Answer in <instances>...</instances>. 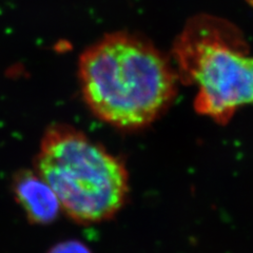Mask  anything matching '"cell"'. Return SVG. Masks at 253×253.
<instances>
[{"label":"cell","instance_id":"7a4b0ae2","mask_svg":"<svg viewBox=\"0 0 253 253\" xmlns=\"http://www.w3.org/2000/svg\"><path fill=\"white\" fill-rule=\"evenodd\" d=\"M34 170L52 188L61 209L79 224L112 218L129 193L125 164L70 126L54 125L46 129Z\"/></svg>","mask_w":253,"mask_h":253},{"label":"cell","instance_id":"5b68a950","mask_svg":"<svg viewBox=\"0 0 253 253\" xmlns=\"http://www.w3.org/2000/svg\"><path fill=\"white\" fill-rule=\"evenodd\" d=\"M47 253H92V251L84 243L70 240L56 244Z\"/></svg>","mask_w":253,"mask_h":253},{"label":"cell","instance_id":"6da1fadb","mask_svg":"<svg viewBox=\"0 0 253 253\" xmlns=\"http://www.w3.org/2000/svg\"><path fill=\"white\" fill-rule=\"evenodd\" d=\"M78 79L93 114L126 130L153 123L176 92V74L168 59L129 33L106 35L90 45L79 58Z\"/></svg>","mask_w":253,"mask_h":253},{"label":"cell","instance_id":"3957f363","mask_svg":"<svg viewBox=\"0 0 253 253\" xmlns=\"http://www.w3.org/2000/svg\"><path fill=\"white\" fill-rule=\"evenodd\" d=\"M181 70L197 88L195 109L217 122L253 104V56L200 25L188 28L176 44Z\"/></svg>","mask_w":253,"mask_h":253},{"label":"cell","instance_id":"277c9868","mask_svg":"<svg viewBox=\"0 0 253 253\" xmlns=\"http://www.w3.org/2000/svg\"><path fill=\"white\" fill-rule=\"evenodd\" d=\"M12 191L33 224H51L62 210L56 194L35 170L23 169L16 173L12 179Z\"/></svg>","mask_w":253,"mask_h":253}]
</instances>
